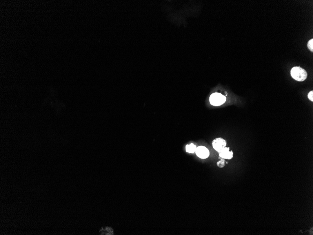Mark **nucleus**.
Segmentation results:
<instances>
[{
	"label": "nucleus",
	"instance_id": "423d86ee",
	"mask_svg": "<svg viewBox=\"0 0 313 235\" xmlns=\"http://www.w3.org/2000/svg\"><path fill=\"white\" fill-rule=\"evenodd\" d=\"M196 147L194 144H187L186 147V151L189 153H194L196 149Z\"/></svg>",
	"mask_w": 313,
	"mask_h": 235
},
{
	"label": "nucleus",
	"instance_id": "20e7f679",
	"mask_svg": "<svg viewBox=\"0 0 313 235\" xmlns=\"http://www.w3.org/2000/svg\"><path fill=\"white\" fill-rule=\"evenodd\" d=\"M196 156L201 159H206L209 156L210 152L209 150L203 146H199L196 148Z\"/></svg>",
	"mask_w": 313,
	"mask_h": 235
},
{
	"label": "nucleus",
	"instance_id": "6e6552de",
	"mask_svg": "<svg viewBox=\"0 0 313 235\" xmlns=\"http://www.w3.org/2000/svg\"><path fill=\"white\" fill-rule=\"evenodd\" d=\"M217 165L219 168H223L225 166V160L221 159L217 162Z\"/></svg>",
	"mask_w": 313,
	"mask_h": 235
},
{
	"label": "nucleus",
	"instance_id": "7ed1b4c3",
	"mask_svg": "<svg viewBox=\"0 0 313 235\" xmlns=\"http://www.w3.org/2000/svg\"><path fill=\"white\" fill-rule=\"evenodd\" d=\"M226 146V140L221 138H216L212 141L213 148L219 153L224 147H225Z\"/></svg>",
	"mask_w": 313,
	"mask_h": 235
},
{
	"label": "nucleus",
	"instance_id": "9d476101",
	"mask_svg": "<svg viewBox=\"0 0 313 235\" xmlns=\"http://www.w3.org/2000/svg\"><path fill=\"white\" fill-rule=\"evenodd\" d=\"M308 98L311 102L313 101V91H311L308 94Z\"/></svg>",
	"mask_w": 313,
	"mask_h": 235
},
{
	"label": "nucleus",
	"instance_id": "39448f33",
	"mask_svg": "<svg viewBox=\"0 0 313 235\" xmlns=\"http://www.w3.org/2000/svg\"><path fill=\"white\" fill-rule=\"evenodd\" d=\"M233 152L229 151V147H224L219 152L220 157L225 159H231L233 157Z\"/></svg>",
	"mask_w": 313,
	"mask_h": 235
},
{
	"label": "nucleus",
	"instance_id": "0eeeda50",
	"mask_svg": "<svg viewBox=\"0 0 313 235\" xmlns=\"http://www.w3.org/2000/svg\"><path fill=\"white\" fill-rule=\"evenodd\" d=\"M101 235H114V231L113 229L110 227H107L104 229L103 230H100Z\"/></svg>",
	"mask_w": 313,
	"mask_h": 235
},
{
	"label": "nucleus",
	"instance_id": "1a4fd4ad",
	"mask_svg": "<svg viewBox=\"0 0 313 235\" xmlns=\"http://www.w3.org/2000/svg\"><path fill=\"white\" fill-rule=\"evenodd\" d=\"M307 47H308V49H310L311 51H313V39H311L308 41V44H307Z\"/></svg>",
	"mask_w": 313,
	"mask_h": 235
},
{
	"label": "nucleus",
	"instance_id": "f257e3e1",
	"mask_svg": "<svg viewBox=\"0 0 313 235\" xmlns=\"http://www.w3.org/2000/svg\"><path fill=\"white\" fill-rule=\"evenodd\" d=\"M291 75L296 81L302 82L307 79V73L305 69L299 66L294 67L291 70Z\"/></svg>",
	"mask_w": 313,
	"mask_h": 235
},
{
	"label": "nucleus",
	"instance_id": "f03ea898",
	"mask_svg": "<svg viewBox=\"0 0 313 235\" xmlns=\"http://www.w3.org/2000/svg\"><path fill=\"white\" fill-rule=\"evenodd\" d=\"M226 101L225 96L221 93H215L210 95V102L212 105L219 106L224 104Z\"/></svg>",
	"mask_w": 313,
	"mask_h": 235
}]
</instances>
